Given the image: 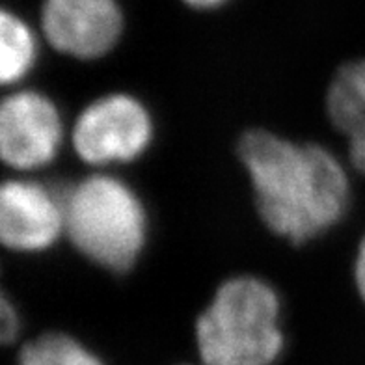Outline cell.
Instances as JSON below:
<instances>
[{
  "label": "cell",
  "instance_id": "cell-1",
  "mask_svg": "<svg viewBox=\"0 0 365 365\" xmlns=\"http://www.w3.org/2000/svg\"><path fill=\"white\" fill-rule=\"evenodd\" d=\"M239 157L250 175L261 220L276 235L302 245L345 215L349 178L328 149L252 129L240 136Z\"/></svg>",
  "mask_w": 365,
  "mask_h": 365
},
{
  "label": "cell",
  "instance_id": "cell-2",
  "mask_svg": "<svg viewBox=\"0 0 365 365\" xmlns=\"http://www.w3.org/2000/svg\"><path fill=\"white\" fill-rule=\"evenodd\" d=\"M196 341L205 365H272L284 349L276 291L254 276L224 282L197 319Z\"/></svg>",
  "mask_w": 365,
  "mask_h": 365
},
{
  "label": "cell",
  "instance_id": "cell-3",
  "mask_svg": "<svg viewBox=\"0 0 365 365\" xmlns=\"http://www.w3.org/2000/svg\"><path fill=\"white\" fill-rule=\"evenodd\" d=\"M66 233L84 257L123 272L145 245L148 220L130 187L110 175L82 179L62 200Z\"/></svg>",
  "mask_w": 365,
  "mask_h": 365
},
{
  "label": "cell",
  "instance_id": "cell-4",
  "mask_svg": "<svg viewBox=\"0 0 365 365\" xmlns=\"http://www.w3.org/2000/svg\"><path fill=\"white\" fill-rule=\"evenodd\" d=\"M153 123L145 106L127 93H112L88 105L73 129L75 151L86 164L130 163L148 149Z\"/></svg>",
  "mask_w": 365,
  "mask_h": 365
},
{
  "label": "cell",
  "instance_id": "cell-5",
  "mask_svg": "<svg viewBox=\"0 0 365 365\" xmlns=\"http://www.w3.org/2000/svg\"><path fill=\"white\" fill-rule=\"evenodd\" d=\"M62 120L51 99L38 91H17L0 106V153L17 170H36L56 157Z\"/></svg>",
  "mask_w": 365,
  "mask_h": 365
},
{
  "label": "cell",
  "instance_id": "cell-6",
  "mask_svg": "<svg viewBox=\"0 0 365 365\" xmlns=\"http://www.w3.org/2000/svg\"><path fill=\"white\" fill-rule=\"evenodd\" d=\"M41 29L56 51L93 60L115 47L123 15L118 0H45Z\"/></svg>",
  "mask_w": 365,
  "mask_h": 365
},
{
  "label": "cell",
  "instance_id": "cell-7",
  "mask_svg": "<svg viewBox=\"0 0 365 365\" xmlns=\"http://www.w3.org/2000/svg\"><path fill=\"white\" fill-rule=\"evenodd\" d=\"M66 231L63 202L43 185L6 181L0 190V239L14 252H41Z\"/></svg>",
  "mask_w": 365,
  "mask_h": 365
},
{
  "label": "cell",
  "instance_id": "cell-8",
  "mask_svg": "<svg viewBox=\"0 0 365 365\" xmlns=\"http://www.w3.org/2000/svg\"><path fill=\"white\" fill-rule=\"evenodd\" d=\"M328 118L349 138V157L365 173V60L339 68L328 88Z\"/></svg>",
  "mask_w": 365,
  "mask_h": 365
},
{
  "label": "cell",
  "instance_id": "cell-9",
  "mask_svg": "<svg viewBox=\"0 0 365 365\" xmlns=\"http://www.w3.org/2000/svg\"><path fill=\"white\" fill-rule=\"evenodd\" d=\"M38 54L34 32L19 15H0V78L2 84H15L32 69Z\"/></svg>",
  "mask_w": 365,
  "mask_h": 365
},
{
  "label": "cell",
  "instance_id": "cell-10",
  "mask_svg": "<svg viewBox=\"0 0 365 365\" xmlns=\"http://www.w3.org/2000/svg\"><path fill=\"white\" fill-rule=\"evenodd\" d=\"M19 365H103L86 346L66 334H45L23 346Z\"/></svg>",
  "mask_w": 365,
  "mask_h": 365
},
{
  "label": "cell",
  "instance_id": "cell-11",
  "mask_svg": "<svg viewBox=\"0 0 365 365\" xmlns=\"http://www.w3.org/2000/svg\"><path fill=\"white\" fill-rule=\"evenodd\" d=\"M17 331H19V317L10 300L4 297L0 302V337L4 343H10L17 337Z\"/></svg>",
  "mask_w": 365,
  "mask_h": 365
},
{
  "label": "cell",
  "instance_id": "cell-12",
  "mask_svg": "<svg viewBox=\"0 0 365 365\" xmlns=\"http://www.w3.org/2000/svg\"><path fill=\"white\" fill-rule=\"evenodd\" d=\"M354 279H356V287H358V293H360L361 300L365 302V237L361 239L358 254H356Z\"/></svg>",
  "mask_w": 365,
  "mask_h": 365
},
{
  "label": "cell",
  "instance_id": "cell-13",
  "mask_svg": "<svg viewBox=\"0 0 365 365\" xmlns=\"http://www.w3.org/2000/svg\"><path fill=\"white\" fill-rule=\"evenodd\" d=\"M185 2L192 8H197V10H211V8L222 6L226 0H185Z\"/></svg>",
  "mask_w": 365,
  "mask_h": 365
}]
</instances>
